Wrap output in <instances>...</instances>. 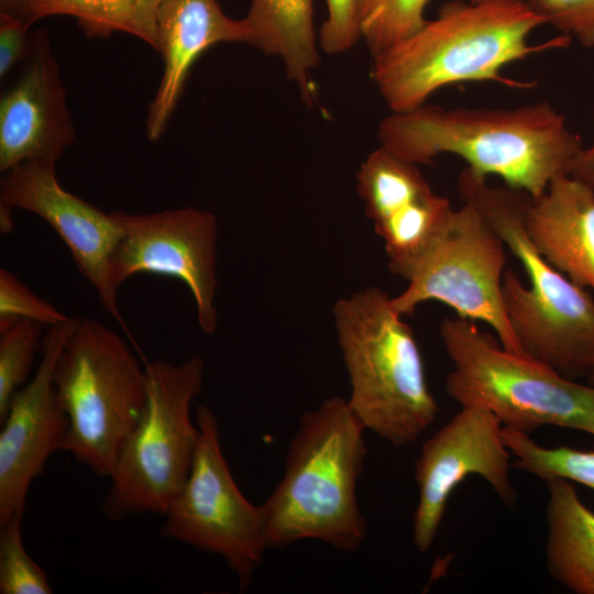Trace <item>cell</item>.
<instances>
[{"label":"cell","mask_w":594,"mask_h":594,"mask_svg":"<svg viewBox=\"0 0 594 594\" xmlns=\"http://www.w3.org/2000/svg\"><path fill=\"white\" fill-rule=\"evenodd\" d=\"M378 146L416 165L441 154L466 163L479 177H501L508 187L539 198L569 175L583 147L565 118L546 101L514 108H444L425 103L392 112L377 128Z\"/></svg>","instance_id":"cell-1"},{"label":"cell","mask_w":594,"mask_h":594,"mask_svg":"<svg viewBox=\"0 0 594 594\" xmlns=\"http://www.w3.org/2000/svg\"><path fill=\"white\" fill-rule=\"evenodd\" d=\"M543 24L527 0H453L416 33L373 57L372 78L392 112L418 108L437 90L460 82L494 80L519 87L501 76L505 66L570 43L571 37L561 34L530 44V34Z\"/></svg>","instance_id":"cell-2"},{"label":"cell","mask_w":594,"mask_h":594,"mask_svg":"<svg viewBox=\"0 0 594 594\" xmlns=\"http://www.w3.org/2000/svg\"><path fill=\"white\" fill-rule=\"evenodd\" d=\"M364 431L348 400L339 396L301 416L284 475L261 505L267 549L305 539L341 551L362 544L367 525L356 486L366 454Z\"/></svg>","instance_id":"cell-3"},{"label":"cell","mask_w":594,"mask_h":594,"mask_svg":"<svg viewBox=\"0 0 594 594\" xmlns=\"http://www.w3.org/2000/svg\"><path fill=\"white\" fill-rule=\"evenodd\" d=\"M458 189L480 207L527 275L526 285L509 270L502 283L505 314L522 352L569 378L593 381L594 295L558 271L530 241L524 211L531 197L490 186L466 167Z\"/></svg>","instance_id":"cell-4"},{"label":"cell","mask_w":594,"mask_h":594,"mask_svg":"<svg viewBox=\"0 0 594 594\" xmlns=\"http://www.w3.org/2000/svg\"><path fill=\"white\" fill-rule=\"evenodd\" d=\"M333 317L351 385V410L365 430L392 446L415 442L436 420L439 407L411 328L380 287L338 300Z\"/></svg>","instance_id":"cell-5"},{"label":"cell","mask_w":594,"mask_h":594,"mask_svg":"<svg viewBox=\"0 0 594 594\" xmlns=\"http://www.w3.org/2000/svg\"><path fill=\"white\" fill-rule=\"evenodd\" d=\"M440 337L452 365L446 392L461 407L487 409L526 433L554 426L594 436V386L507 350L469 319H444Z\"/></svg>","instance_id":"cell-6"},{"label":"cell","mask_w":594,"mask_h":594,"mask_svg":"<svg viewBox=\"0 0 594 594\" xmlns=\"http://www.w3.org/2000/svg\"><path fill=\"white\" fill-rule=\"evenodd\" d=\"M53 383L68 418L63 450L109 477L145 406V366L112 329L77 318L56 359Z\"/></svg>","instance_id":"cell-7"},{"label":"cell","mask_w":594,"mask_h":594,"mask_svg":"<svg viewBox=\"0 0 594 594\" xmlns=\"http://www.w3.org/2000/svg\"><path fill=\"white\" fill-rule=\"evenodd\" d=\"M145 376L142 416L109 476L102 510L110 520L144 513L165 515L187 481L198 443L190 407L202 388V359L147 362Z\"/></svg>","instance_id":"cell-8"},{"label":"cell","mask_w":594,"mask_h":594,"mask_svg":"<svg viewBox=\"0 0 594 594\" xmlns=\"http://www.w3.org/2000/svg\"><path fill=\"white\" fill-rule=\"evenodd\" d=\"M505 249L480 207L462 198V206L454 209L444 231L407 279L406 289L391 297L393 308L404 317L422 302L440 301L460 318L486 323L504 348L526 355L503 304Z\"/></svg>","instance_id":"cell-9"},{"label":"cell","mask_w":594,"mask_h":594,"mask_svg":"<svg viewBox=\"0 0 594 594\" xmlns=\"http://www.w3.org/2000/svg\"><path fill=\"white\" fill-rule=\"evenodd\" d=\"M195 420L199 438L191 469L165 514L162 536L220 556L245 590L267 549L262 509L232 476L213 411L200 404Z\"/></svg>","instance_id":"cell-10"},{"label":"cell","mask_w":594,"mask_h":594,"mask_svg":"<svg viewBox=\"0 0 594 594\" xmlns=\"http://www.w3.org/2000/svg\"><path fill=\"white\" fill-rule=\"evenodd\" d=\"M112 213L122 229L110 260L112 285L118 289L128 278L141 273L176 278L191 293L201 331L206 334L216 332V216L194 207L142 215Z\"/></svg>","instance_id":"cell-11"},{"label":"cell","mask_w":594,"mask_h":594,"mask_svg":"<svg viewBox=\"0 0 594 594\" xmlns=\"http://www.w3.org/2000/svg\"><path fill=\"white\" fill-rule=\"evenodd\" d=\"M510 455L501 420L473 406L461 407L424 442L415 463L418 502L413 541L418 551L431 548L451 494L469 476L484 479L505 505L515 504Z\"/></svg>","instance_id":"cell-12"},{"label":"cell","mask_w":594,"mask_h":594,"mask_svg":"<svg viewBox=\"0 0 594 594\" xmlns=\"http://www.w3.org/2000/svg\"><path fill=\"white\" fill-rule=\"evenodd\" d=\"M1 206L21 209L45 220L66 244L80 273L96 289L101 307L127 329L109 266L122 229L107 213L66 190L56 164L24 162L2 174Z\"/></svg>","instance_id":"cell-13"},{"label":"cell","mask_w":594,"mask_h":594,"mask_svg":"<svg viewBox=\"0 0 594 594\" xmlns=\"http://www.w3.org/2000/svg\"><path fill=\"white\" fill-rule=\"evenodd\" d=\"M77 318L50 327L32 380L12 397L0 424V524L23 516L31 483L47 459L63 450L68 418L53 383L59 351Z\"/></svg>","instance_id":"cell-14"},{"label":"cell","mask_w":594,"mask_h":594,"mask_svg":"<svg viewBox=\"0 0 594 594\" xmlns=\"http://www.w3.org/2000/svg\"><path fill=\"white\" fill-rule=\"evenodd\" d=\"M75 138L48 32L35 30L18 76L0 98V172L30 161L56 164Z\"/></svg>","instance_id":"cell-15"},{"label":"cell","mask_w":594,"mask_h":594,"mask_svg":"<svg viewBox=\"0 0 594 594\" xmlns=\"http://www.w3.org/2000/svg\"><path fill=\"white\" fill-rule=\"evenodd\" d=\"M157 40L163 74L146 116L151 141L164 133L197 58L215 44L248 43L249 29L244 19L228 16L217 0H162Z\"/></svg>","instance_id":"cell-16"},{"label":"cell","mask_w":594,"mask_h":594,"mask_svg":"<svg viewBox=\"0 0 594 594\" xmlns=\"http://www.w3.org/2000/svg\"><path fill=\"white\" fill-rule=\"evenodd\" d=\"M524 227L542 256L594 295V191L570 175L530 198Z\"/></svg>","instance_id":"cell-17"},{"label":"cell","mask_w":594,"mask_h":594,"mask_svg":"<svg viewBox=\"0 0 594 594\" xmlns=\"http://www.w3.org/2000/svg\"><path fill=\"white\" fill-rule=\"evenodd\" d=\"M546 561L550 575L576 594H594V512L564 479L546 481Z\"/></svg>","instance_id":"cell-18"},{"label":"cell","mask_w":594,"mask_h":594,"mask_svg":"<svg viewBox=\"0 0 594 594\" xmlns=\"http://www.w3.org/2000/svg\"><path fill=\"white\" fill-rule=\"evenodd\" d=\"M314 0H251L244 19L248 44L278 56L287 78L296 82L302 100L311 103L310 75L319 65L314 26Z\"/></svg>","instance_id":"cell-19"},{"label":"cell","mask_w":594,"mask_h":594,"mask_svg":"<svg viewBox=\"0 0 594 594\" xmlns=\"http://www.w3.org/2000/svg\"><path fill=\"white\" fill-rule=\"evenodd\" d=\"M162 0H37L33 23L68 15L88 38L125 33L158 51L157 13Z\"/></svg>","instance_id":"cell-20"},{"label":"cell","mask_w":594,"mask_h":594,"mask_svg":"<svg viewBox=\"0 0 594 594\" xmlns=\"http://www.w3.org/2000/svg\"><path fill=\"white\" fill-rule=\"evenodd\" d=\"M503 437L512 465L542 481L564 479L594 490V450H579L565 446L543 447L529 433L504 427Z\"/></svg>","instance_id":"cell-21"},{"label":"cell","mask_w":594,"mask_h":594,"mask_svg":"<svg viewBox=\"0 0 594 594\" xmlns=\"http://www.w3.org/2000/svg\"><path fill=\"white\" fill-rule=\"evenodd\" d=\"M431 0H361V34L373 57L416 33ZM476 1V0H471Z\"/></svg>","instance_id":"cell-22"},{"label":"cell","mask_w":594,"mask_h":594,"mask_svg":"<svg viewBox=\"0 0 594 594\" xmlns=\"http://www.w3.org/2000/svg\"><path fill=\"white\" fill-rule=\"evenodd\" d=\"M44 327L30 319L0 318V420L29 378Z\"/></svg>","instance_id":"cell-23"},{"label":"cell","mask_w":594,"mask_h":594,"mask_svg":"<svg viewBox=\"0 0 594 594\" xmlns=\"http://www.w3.org/2000/svg\"><path fill=\"white\" fill-rule=\"evenodd\" d=\"M22 519L15 516L0 524V594H51L46 572L24 547Z\"/></svg>","instance_id":"cell-24"},{"label":"cell","mask_w":594,"mask_h":594,"mask_svg":"<svg viewBox=\"0 0 594 594\" xmlns=\"http://www.w3.org/2000/svg\"><path fill=\"white\" fill-rule=\"evenodd\" d=\"M30 319L56 326L70 319L51 302L35 295L7 268L0 270V318Z\"/></svg>","instance_id":"cell-25"},{"label":"cell","mask_w":594,"mask_h":594,"mask_svg":"<svg viewBox=\"0 0 594 594\" xmlns=\"http://www.w3.org/2000/svg\"><path fill=\"white\" fill-rule=\"evenodd\" d=\"M546 24L594 48V0H527Z\"/></svg>","instance_id":"cell-26"},{"label":"cell","mask_w":594,"mask_h":594,"mask_svg":"<svg viewBox=\"0 0 594 594\" xmlns=\"http://www.w3.org/2000/svg\"><path fill=\"white\" fill-rule=\"evenodd\" d=\"M328 16L319 31V46L326 54H341L362 37L361 0H326Z\"/></svg>","instance_id":"cell-27"},{"label":"cell","mask_w":594,"mask_h":594,"mask_svg":"<svg viewBox=\"0 0 594 594\" xmlns=\"http://www.w3.org/2000/svg\"><path fill=\"white\" fill-rule=\"evenodd\" d=\"M32 24L0 13V78L6 79L28 56Z\"/></svg>","instance_id":"cell-28"},{"label":"cell","mask_w":594,"mask_h":594,"mask_svg":"<svg viewBox=\"0 0 594 594\" xmlns=\"http://www.w3.org/2000/svg\"><path fill=\"white\" fill-rule=\"evenodd\" d=\"M569 175L594 191V141L588 147H582L576 154Z\"/></svg>","instance_id":"cell-29"},{"label":"cell","mask_w":594,"mask_h":594,"mask_svg":"<svg viewBox=\"0 0 594 594\" xmlns=\"http://www.w3.org/2000/svg\"><path fill=\"white\" fill-rule=\"evenodd\" d=\"M37 0H0V13L26 21L33 24V14Z\"/></svg>","instance_id":"cell-30"},{"label":"cell","mask_w":594,"mask_h":594,"mask_svg":"<svg viewBox=\"0 0 594 594\" xmlns=\"http://www.w3.org/2000/svg\"><path fill=\"white\" fill-rule=\"evenodd\" d=\"M593 383H594V380H593Z\"/></svg>","instance_id":"cell-31"}]
</instances>
